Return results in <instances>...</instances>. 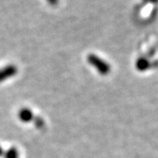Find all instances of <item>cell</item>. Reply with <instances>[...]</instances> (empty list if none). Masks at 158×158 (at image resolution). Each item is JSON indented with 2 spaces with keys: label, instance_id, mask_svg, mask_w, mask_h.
Listing matches in <instances>:
<instances>
[{
  "label": "cell",
  "instance_id": "cell-1",
  "mask_svg": "<svg viewBox=\"0 0 158 158\" xmlns=\"http://www.w3.org/2000/svg\"><path fill=\"white\" fill-rule=\"evenodd\" d=\"M87 61L92 67H94L98 72L102 76H106L110 73L111 66L110 64L106 61L99 58L98 56L94 54H90L87 56Z\"/></svg>",
  "mask_w": 158,
  "mask_h": 158
},
{
  "label": "cell",
  "instance_id": "cell-2",
  "mask_svg": "<svg viewBox=\"0 0 158 158\" xmlns=\"http://www.w3.org/2000/svg\"><path fill=\"white\" fill-rule=\"evenodd\" d=\"M17 72H18V68L12 64L1 68L0 69V83L13 77L14 76H16Z\"/></svg>",
  "mask_w": 158,
  "mask_h": 158
},
{
  "label": "cell",
  "instance_id": "cell-3",
  "mask_svg": "<svg viewBox=\"0 0 158 158\" xmlns=\"http://www.w3.org/2000/svg\"><path fill=\"white\" fill-rule=\"evenodd\" d=\"M19 118L22 122L28 123L34 120V116L32 110H30L29 108H24L20 109L19 112Z\"/></svg>",
  "mask_w": 158,
  "mask_h": 158
},
{
  "label": "cell",
  "instance_id": "cell-4",
  "mask_svg": "<svg viewBox=\"0 0 158 158\" xmlns=\"http://www.w3.org/2000/svg\"><path fill=\"white\" fill-rule=\"evenodd\" d=\"M150 62L146 57H140L136 62V69L140 72H145L150 68Z\"/></svg>",
  "mask_w": 158,
  "mask_h": 158
},
{
  "label": "cell",
  "instance_id": "cell-5",
  "mask_svg": "<svg viewBox=\"0 0 158 158\" xmlns=\"http://www.w3.org/2000/svg\"><path fill=\"white\" fill-rule=\"evenodd\" d=\"M18 157V152L15 148H10L5 153V158H17Z\"/></svg>",
  "mask_w": 158,
  "mask_h": 158
},
{
  "label": "cell",
  "instance_id": "cell-6",
  "mask_svg": "<svg viewBox=\"0 0 158 158\" xmlns=\"http://www.w3.org/2000/svg\"><path fill=\"white\" fill-rule=\"evenodd\" d=\"M33 120L35 121V124H36V127L37 128H42L44 126V120L40 118V117H36Z\"/></svg>",
  "mask_w": 158,
  "mask_h": 158
},
{
  "label": "cell",
  "instance_id": "cell-7",
  "mask_svg": "<svg viewBox=\"0 0 158 158\" xmlns=\"http://www.w3.org/2000/svg\"><path fill=\"white\" fill-rule=\"evenodd\" d=\"M47 2H48V4H49V5H51V6H55L58 4V2H59V0H47Z\"/></svg>",
  "mask_w": 158,
  "mask_h": 158
},
{
  "label": "cell",
  "instance_id": "cell-8",
  "mask_svg": "<svg viewBox=\"0 0 158 158\" xmlns=\"http://www.w3.org/2000/svg\"><path fill=\"white\" fill-rule=\"evenodd\" d=\"M144 1L148 2H151V3H153V4L158 3V0H144Z\"/></svg>",
  "mask_w": 158,
  "mask_h": 158
},
{
  "label": "cell",
  "instance_id": "cell-9",
  "mask_svg": "<svg viewBox=\"0 0 158 158\" xmlns=\"http://www.w3.org/2000/svg\"><path fill=\"white\" fill-rule=\"evenodd\" d=\"M2 153H3V151H2V148H1V147H0V156H2Z\"/></svg>",
  "mask_w": 158,
  "mask_h": 158
}]
</instances>
